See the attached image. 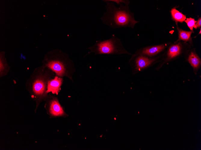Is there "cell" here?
<instances>
[{"mask_svg":"<svg viewBox=\"0 0 201 150\" xmlns=\"http://www.w3.org/2000/svg\"><path fill=\"white\" fill-rule=\"evenodd\" d=\"M106 3V11L100 18L103 23L110 28H134L135 25L139 22L135 18L134 13L131 12L129 6L121 3L119 7L109 0H104Z\"/></svg>","mask_w":201,"mask_h":150,"instance_id":"cell-1","label":"cell"},{"mask_svg":"<svg viewBox=\"0 0 201 150\" xmlns=\"http://www.w3.org/2000/svg\"><path fill=\"white\" fill-rule=\"evenodd\" d=\"M89 49L91 52L97 54L132 55L124 47L121 40L114 34L108 40L97 41L94 45Z\"/></svg>","mask_w":201,"mask_h":150,"instance_id":"cell-2","label":"cell"},{"mask_svg":"<svg viewBox=\"0 0 201 150\" xmlns=\"http://www.w3.org/2000/svg\"><path fill=\"white\" fill-rule=\"evenodd\" d=\"M191 47L188 43L181 41H175L173 43L169 42L162 54V59L156 67V69L158 71L165 65L184 57L186 51Z\"/></svg>","mask_w":201,"mask_h":150,"instance_id":"cell-3","label":"cell"},{"mask_svg":"<svg viewBox=\"0 0 201 150\" xmlns=\"http://www.w3.org/2000/svg\"><path fill=\"white\" fill-rule=\"evenodd\" d=\"M162 54L153 57L142 55L131 56L129 63L131 69L132 75L142 72L159 63L162 59Z\"/></svg>","mask_w":201,"mask_h":150,"instance_id":"cell-4","label":"cell"},{"mask_svg":"<svg viewBox=\"0 0 201 150\" xmlns=\"http://www.w3.org/2000/svg\"><path fill=\"white\" fill-rule=\"evenodd\" d=\"M169 42L159 45L147 46L138 49L131 56L142 55L150 57L157 56L164 52Z\"/></svg>","mask_w":201,"mask_h":150,"instance_id":"cell-5","label":"cell"},{"mask_svg":"<svg viewBox=\"0 0 201 150\" xmlns=\"http://www.w3.org/2000/svg\"><path fill=\"white\" fill-rule=\"evenodd\" d=\"M185 62L192 67L194 74L196 75L201 67V59L197 53L195 48L188 50L184 56Z\"/></svg>","mask_w":201,"mask_h":150,"instance_id":"cell-6","label":"cell"},{"mask_svg":"<svg viewBox=\"0 0 201 150\" xmlns=\"http://www.w3.org/2000/svg\"><path fill=\"white\" fill-rule=\"evenodd\" d=\"M176 28L178 34V38L176 41H180L188 43L191 47L193 46V42L191 35L194 33L193 31H185L180 28L177 23H176Z\"/></svg>","mask_w":201,"mask_h":150,"instance_id":"cell-7","label":"cell"},{"mask_svg":"<svg viewBox=\"0 0 201 150\" xmlns=\"http://www.w3.org/2000/svg\"><path fill=\"white\" fill-rule=\"evenodd\" d=\"M50 115L53 116H64L65 113L58 101L53 100L50 103L49 110Z\"/></svg>","mask_w":201,"mask_h":150,"instance_id":"cell-8","label":"cell"},{"mask_svg":"<svg viewBox=\"0 0 201 150\" xmlns=\"http://www.w3.org/2000/svg\"><path fill=\"white\" fill-rule=\"evenodd\" d=\"M62 78L56 76L53 79L49 81L48 82L46 93L51 92L53 94L57 95L62 84Z\"/></svg>","mask_w":201,"mask_h":150,"instance_id":"cell-9","label":"cell"},{"mask_svg":"<svg viewBox=\"0 0 201 150\" xmlns=\"http://www.w3.org/2000/svg\"><path fill=\"white\" fill-rule=\"evenodd\" d=\"M47 66L59 76H62L65 72V66L63 63L59 60L49 61L47 64Z\"/></svg>","mask_w":201,"mask_h":150,"instance_id":"cell-10","label":"cell"},{"mask_svg":"<svg viewBox=\"0 0 201 150\" xmlns=\"http://www.w3.org/2000/svg\"><path fill=\"white\" fill-rule=\"evenodd\" d=\"M172 19L175 23H182L186 19L185 15L176 9V7L172 8L170 10Z\"/></svg>","mask_w":201,"mask_h":150,"instance_id":"cell-11","label":"cell"},{"mask_svg":"<svg viewBox=\"0 0 201 150\" xmlns=\"http://www.w3.org/2000/svg\"><path fill=\"white\" fill-rule=\"evenodd\" d=\"M45 89V85L44 82L41 79L36 80L33 83L32 90L34 93L37 96H41L43 94Z\"/></svg>","mask_w":201,"mask_h":150,"instance_id":"cell-12","label":"cell"},{"mask_svg":"<svg viewBox=\"0 0 201 150\" xmlns=\"http://www.w3.org/2000/svg\"><path fill=\"white\" fill-rule=\"evenodd\" d=\"M184 22L186 23L190 31H193V28L196 29L195 23L196 20L191 17L186 18Z\"/></svg>","mask_w":201,"mask_h":150,"instance_id":"cell-13","label":"cell"},{"mask_svg":"<svg viewBox=\"0 0 201 150\" xmlns=\"http://www.w3.org/2000/svg\"><path fill=\"white\" fill-rule=\"evenodd\" d=\"M110 1L116 3L118 5L121 3L124 4L125 5H128L130 3V1L128 0H109Z\"/></svg>","mask_w":201,"mask_h":150,"instance_id":"cell-14","label":"cell"},{"mask_svg":"<svg viewBox=\"0 0 201 150\" xmlns=\"http://www.w3.org/2000/svg\"><path fill=\"white\" fill-rule=\"evenodd\" d=\"M196 28H201V18L199 17L198 18L195 23Z\"/></svg>","mask_w":201,"mask_h":150,"instance_id":"cell-15","label":"cell"},{"mask_svg":"<svg viewBox=\"0 0 201 150\" xmlns=\"http://www.w3.org/2000/svg\"><path fill=\"white\" fill-rule=\"evenodd\" d=\"M200 31H199V33L198 34H201V28H200Z\"/></svg>","mask_w":201,"mask_h":150,"instance_id":"cell-16","label":"cell"}]
</instances>
